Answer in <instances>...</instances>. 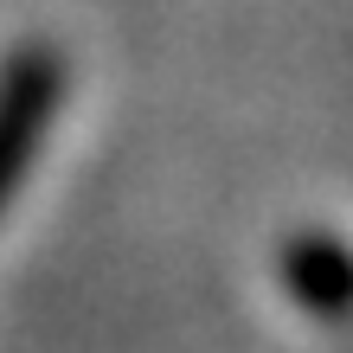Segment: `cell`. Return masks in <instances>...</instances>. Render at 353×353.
<instances>
[{"label":"cell","instance_id":"6da1fadb","mask_svg":"<svg viewBox=\"0 0 353 353\" xmlns=\"http://www.w3.org/2000/svg\"><path fill=\"white\" fill-rule=\"evenodd\" d=\"M58 97H65L58 52L26 46V52L7 58V71H0V212L19 193V180H26L39 141H46L52 116H58Z\"/></svg>","mask_w":353,"mask_h":353}]
</instances>
